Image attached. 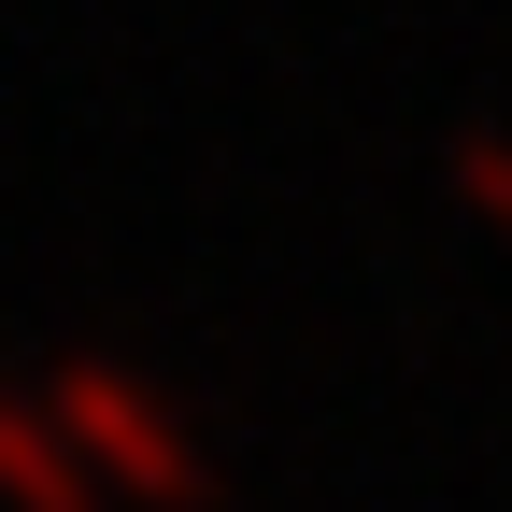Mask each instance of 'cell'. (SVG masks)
Instances as JSON below:
<instances>
[{"label":"cell","mask_w":512,"mask_h":512,"mask_svg":"<svg viewBox=\"0 0 512 512\" xmlns=\"http://www.w3.org/2000/svg\"><path fill=\"white\" fill-rule=\"evenodd\" d=\"M57 441L86 456V484H100V498H143V512H200V498H214V470L185 456V427H171L128 370H100V356L57 370Z\"/></svg>","instance_id":"1"},{"label":"cell","mask_w":512,"mask_h":512,"mask_svg":"<svg viewBox=\"0 0 512 512\" xmlns=\"http://www.w3.org/2000/svg\"><path fill=\"white\" fill-rule=\"evenodd\" d=\"M57 456H72V441H43V427H29L15 399H0V484H15L29 512H114V498H100L86 470H57Z\"/></svg>","instance_id":"2"},{"label":"cell","mask_w":512,"mask_h":512,"mask_svg":"<svg viewBox=\"0 0 512 512\" xmlns=\"http://www.w3.org/2000/svg\"><path fill=\"white\" fill-rule=\"evenodd\" d=\"M456 200H484V214L512 228V157H498V143H456Z\"/></svg>","instance_id":"3"}]
</instances>
